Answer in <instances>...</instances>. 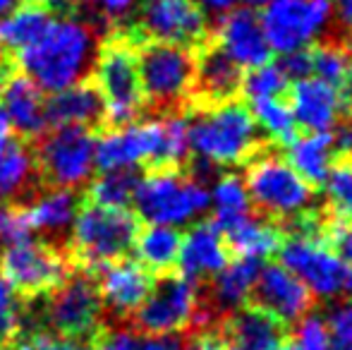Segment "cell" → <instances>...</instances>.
<instances>
[{
	"label": "cell",
	"mask_w": 352,
	"mask_h": 350,
	"mask_svg": "<svg viewBox=\"0 0 352 350\" xmlns=\"http://www.w3.org/2000/svg\"><path fill=\"white\" fill-rule=\"evenodd\" d=\"M103 39L74 17H56L34 43L8 56L22 75L43 91L63 89L91 77Z\"/></svg>",
	"instance_id": "obj_1"
},
{
	"label": "cell",
	"mask_w": 352,
	"mask_h": 350,
	"mask_svg": "<svg viewBox=\"0 0 352 350\" xmlns=\"http://www.w3.org/2000/svg\"><path fill=\"white\" fill-rule=\"evenodd\" d=\"M106 324L94 271L74 266L65 281L38 300H22L19 333L48 331L89 348Z\"/></svg>",
	"instance_id": "obj_2"
},
{
	"label": "cell",
	"mask_w": 352,
	"mask_h": 350,
	"mask_svg": "<svg viewBox=\"0 0 352 350\" xmlns=\"http://www.w3.org/2000/svg\"><path fill=\"white\" fill-rule=\"evenodd\" d=\"M190 118V154L195 161L216 168L247 164L259 149V127L250 108L237 101L209 103Z\"/></svg>",
	"instance_id": "obj_3"
},
{
	"label": "cell",
	"mask_w": 352,
	"mask_h": 350,
	"mask_svg": "<svg viewBox=\"0 0 352 350\" xmlns=\"http://www.w3.org/2000/svg\"><path fill=\"white\" fill-rule=\"evenodd\" d=\"M142 221L130 209H108L82 199L74 216L67 254L74 266L94 271L96 266L127 257L135 248Z\"/></svg>",
	"instance_id": "obj_4"
},
{
	"label": "cell",
	"mask_w": 352,
	"mask_h": 350,
	"mask_svg": "<svg viewBox=\"0 0 352 350\" xmlns=\"http://www.w3.org/2000/svg\"><path fill=\"white\" fill-rule=\"evenodd\" d=\"M91 80L101 94L103 106H106L103 130L132 125L146 111L140 70H137L135 43L122 32L101 41Z\"/></svg>",
	"instance_id": "obj_5"
},
{
	"label": "cell",
	"mask_w": 352,
	"mask_h": 350,
	"mask_svg": "<svg viewBox=\"0 0 352 350\" xmlns=\"http://www.w3.org/2000/svg\"><path fill=\"white\" fill-rule=\"evenodd\" d=\"M137 216L151 226H192L209 211V187L180 168H156L140 177L132 197Z\"/></svg>",
	"instance_id": "obj_6"
},
{
	"label": "cell",
	"mask_w": 352,
	"mask_h": 350,
	"mask_svg": "<svg viewBox=\"0 0 352 350\" xmlns=\"http://www.w3.org/2000/svg\"><path fill=\"white\" fill-rule=\"evenodd\" d=\"M135 53L146 108L161 116L177 113L195 89V51L175 43L142 41L135 43Z\"/></svg>",
	"instance_id": "obj_7"
},
{
	"label": "cell",
	"mask_w": 352,
	"mask_h": 350,
	"mask_svg": "<svg viewBox=\"0 0 352 350\" xmlns=\"http://www.w3.org/2000/svg\"><path fill=\"white\" fill-rule=\"evenodd\" d=\"M252 206L278 221H300L314 204V185L305 180L283 156H252L245 173Z\"/></svg>",
	"instance_id": "obj_8"
},
{
	"label": "cell",
	"mask_w": 352,
	"mask_h": 350,
	"mask_svg": "<svg viewBox=\"0 0 352 350\" xmlns=\"http://www.w3.org/2000/svg\"><path fill=\"white\" fill-rule=\"evenodd\" d=\"M96 132L87 127H48L32 142V154L46 187L84 190L94 177Z\"/></svg>",
	"instance_id": "obj_9"
},
{
	"label": "cell",
	"mask_w": 352,
	"mask_h": 350,
	"mask_svg": "<svg viewBox=\"0 0 352 350\" xmlns=\"http://www.w3.org/2000/svg\"><path fill=\"white\" fill-rule=\"evenodd\" d=\"M74 269L70 254L46 240H19L0 254V278L19 300H38L56 290Z\"/></svg>",
	"instance_id": "obj_10"
},
{
	"label": "cell",
	"mask_w": 352,
	"mask_h": 350,
	"mask_svg": "<svg viewBox=\"0 0 352 350\" xmlns=\"http://www.w3.org/2000/svg\"><path fill=\"white\" fill-rule=\"evenodd\" d=\"M278 259L290 274H295L311 298L333 300L345 290L348 264L343 262L333 245L311 228L295 230L278 248Z\"/></svg>",
	"instance_id": "obj_11"
},
{
	"label": "cell",
	"mask_w": 352,
	"mask_h": 350,
	"mask_svg": "<svg viewBox=\"0 0 352 350\" xmlns=\"http://www.w3.org/2000/svg\"><path fill=\"white\" fill-rule=\"evenodd\" d=\"M261 27L271 53L290 56L311 48L333 24L331 0H269L261 8Z\"/></svg>",
	"instance_id": "obj_12"
},
{
	"label": "cell",
	"mask_w": 352,
	"mask_h": 350,
	"mask_svg": "<svg viewBox=\"0 0 352 350\" xmlns=\"http://www.w3.org/2000/svg\"><path fill=\"white\" fill-rule=\"evenodd\" d=\"M122 34L132 43L163 41L192 48L204 43L209 24L192 0H144Z\"/></svg>",
	"instance_id": "obj_13"
},
{
	"label": "cell",
	"mask_w": 352,
	"mask_h": 350,
	"mask_svg": "<svg viewBox=\"0 0 352 350\" xmlns=\"http://www.w3.org/2000/svg\"><path fill=\"white\" fill-rule=\"evenodd\" d=\"M199 307L197 283L187 281L185 276L166 274L161 281H153L151 293L127 322L137 333L146 336L180 333L195 327Z\"/></svg>",
	"instance_id": "obj_14"
},
{
	"label": "cell",
	"mask_w": 352,
	"mask_h": 350,
	"mask_svg": "<svg viewBox=\"0 0 352 350\" xmlns=\"http://www.w3.org/2000/svg\"><path fill=\"white\" fill-rule=\"evenodd\" d=\"M103 312L111 324H125L153 288V274L135 259L120 257L94 269Z\"/></svg>",
	"instance_id": "obj_15"
},
{
	"label": "cell",
	"mask_w": 352,
	"mask_h": 350,
	"mask_svg": "<svg viewBox=\"0 0 352 350\" xmlns=\"http://www.w3.org/2000/svg\"><path fill=\"white\" fill-rule=\"evenodd\" d=\"M252 298L256 307L269 312L280 324H297L309 314L314 303L307 285L278 262L261 266Z\"/></svg>",
	"instance_id": "obj_16"
},
{
	"label": "cell",
	"mask_w": 352,
	"mask_h": 350,
	"mask_svg": "<svg viewBox=\"0 0 352 350\" xmlns=\"http://www.w3.org/2000/svg\"><path fill=\"white\" fill-rule=\"evenodd\" d=\"M218 51H223L240 70H252L271 61V46L266 41L261 19L254 10L237 8L221 14L216 24Z\"/></svg>",
	"instance_id": "obj_17"
},
{
	"label": "cell",
	"mask_w": 352,
	"mask_h": 350,
	"mask_svg": "<svg viewBox=\"0 0 352 350\" xmlns=\"http://www.w3.org/2000/svg\"><path fill=\"white\" fill-rule=\"evenodd\" d=\"M82 190H65V187H46L29 204H24L27 223L32 233H38L41 240L65 250L70 243L72 223L82 206Z\"/></svg>",
	"instance_id": "obj_18"
},
{
	"label": "cell",
	"mask_w": 352,
	"mask_h": 350,
	"mask_svg": "<svg viewBox=\"0 0 352 350\" xmlns=\"http://www.w3.org/2000/svg\"><path fill=\"white\" fill-rule=\"evenodd\" d=\"M287 106L297 127H302L305 132L331 135V130L343 120V98L338 87L326 85L316 77L295 80Z\"/></svg>",
	"instance_id": "obj_19"
},
{
	"label": "cell",
	"mask_w": 352,
	"mask_h": 350,
	"mask_svg": "<svg viewBox=\"0 0 352 350\" xmlns=\"http://www.w3.org/2000/svg\"><path fill=\"white\" fill-rule=\"evenodd\" d=\"M228 264V243L223 230L213 221H197L180 243L177 266L180 276L192 283L209 281Z\"/></svg>",
	"instance_id": "obj_20"
},
{
	"label": "cell",
	"mask_w": 352,
	"mask_h": 350,
	"mask_svg": "<svg viewBox=\"0 0 352 350\" xmlns=\"http://www.w3.org/2000/svg\"><path fill=\"white\" fill-rule=\"evenodd\" d=\"M14 65V63H12ZM3 108L10 118V125L17 132V140L32 144L36 137L46 132V96L43 89L27 75L12 67L0 91Z\"/></svg>",
	"instance_id": "obj_21"
},
{
	"label": "cell",
	"mask_w": 352,
	"mask_h": 350,
	"mask_svg": "<svg viewBox=\"0 0 352 350\" xmlns=\"http://www.w3.org/2000/svg\"><path fill=\"white\" fill-rule=\"evenodd\" d=\"M103 120H106V106L91 77L46 98V130L87 127L91 132H101Z\"/></svg>",
	"instance_id": "obj_22"
},
{
	"label": "cell",
	"mask_w": 352,
	"mask_h": 350,
	"mask_svg": "<svg viewBox=\"0 0 352 350\" xmlns=\"http://www.w3.org/2000/svg\"><path fill=\"white\" fill-rule=\"evenodd\" d=\"M46 190L34 161L32 146L22 140H10L0 151V201L29 204Z\"/></svg>",
	"instance_id": "obj_23"
},
{
	"label": "cell",
	"mask_w": 352,
	"mask_h": 350,
	"mask_svg": "<svg viewBox=\"0 0 352 350\" xmlns=\"http://www.w3.org/2000/svg\"><path fill=\"white\" fill-rule=\"evenodd\" d=\"M259 269H261V264L250 262V259L228 262L211 278L206 309L216 317V314H232L235 309L245 307L247 300L254 293Z\"/></svg>",
	"instance_id": "obj_24"
},
{
	"label": "cell",
	"mask_w": 352,
	"mask_h": 350,
	"mask_svg": "<svg viewBox=\"0 0 352 350\" xmlns=\"http://www.w3.org/2000/svg\"><path fill=\"white\" fill-rule=\"evenodd\" d=\"M56 19L48 8L32 0H19L5 17H0V53L14 56L34 43Z\"/></svg>",
	"instance_id": "obj_25"
},
{
	"label": "cell",
	"mask_w": 352,
	"mask_h": 350,
	"mask_svg": "<svg viewBox=\"0 0 352 350\" xmlns=\"http://www.w3.org/2000/svg\"><path fill=\"white\" fill-rule=\"evenodd\" d=\"M242 87V70L218 48H206L197 58V72H195V89L204 101L221 103L232 101Z\"/></svg>",
	"instance_id": "obj_26"
},
{
	"label": "cell",
	"mask_w": 352,
	"mask_h": 350,
	"mask_svg": "<svg viewBox=\"0 0 352 350\" xmlns=\"http://www.w3.org/2000/svg\"><path fill=\"white\" fill-rule=\"evenodd\" d=\"M226 336L235 348L271 350L283 343V324L261 307H240L228 314Z\"/></svg>",
	"instance_id": "obj_27"
},
{
	"label": "cell",
	"mask_w": 352,
	"mask_h": 350,
	"mask_svg": "<svg viewBox=\"0 0 352 350\" xmlns=\"http://www.w3.org/2000/svg\"><path fill=\"white\" fill-rule=\"evenodd\" d=\"M223 235H226L228 248L237 254V259H250V262L269 259L271 254L278 252L283 243V235L274 226V221L252 214L230 226Z\"/></svg>",
	"instance_id": "obj_28"
},
{
	"label": "cell",
	"mask_w": 352,
	"mask_h": 350,
	"mask_svg": "<svg viewBox=\"0 0 352 350\" xmlns=\"http://www.w3.org/2000/svg\"><path fill=\"white\" fill-rule=\"evenodd\" d=\"M285 161L305 177L309 185H321L336 166V144L331 135L305 132L287 142Z\"/></svg>",
	"instance_id": "obj_29"
},
{
	"label": "cell",
	"mask_w": 352,
	"mask_h": 350,
	"mask_svg": "<svg viewBox=\"0 0 352 350\" xmlns=\"http://www.w3.org/2000/svg\"><path fill=\"white\" fill-rule=\"evenodd\" d=\"M182 233L170 226H142L135 240L137 262L151 274H168L177 264Z\"/></svg>",
	"instance_id": "obj_30"
},
{
	"label": "cell",
	"mask_w": 352,
	"mask_h": 350,
	"mask_svg": "<svg viewBox=\"0 0 352 350\" xmlns=\"http://www.w3.org/2000/svg\"><path fill=\"white\" fill-rule=\"evenodd\" d=\"M209 209H213V223L226 233L237 221L252 214V199L247 192L245 177L235 173H223L213 180L209 190Z\"/></svg>",
	"instance_id": "obj_31"
},
{
	"label": "cell",
	"mask_w": 352,
	"mask_h": 350,
	"mask_svg": "<svg viewBox=\"0 0 352 350\" xmlns=\"http://www.w3.org/2000/svg\"><path fill=\"white\" fill-rule=\"evenodd\" d=\"M140 168L101 171L87 182L82 197L89 204L108 206V209H127V204L135 197L137 185H140Z\"/></svg>",
	"instance_id": "obj_32"
},
{
	"label": "cell",
	"mask_w": 352,
	"mask_h": 350,
	"mask_svg": "<svg viewBox=\"0 0 352 350\" xmlns=\"http://www.w3.org/2000/svg\"><path fill=\"white\" fill-rule=\"evenodd\" d=\"M250 113L254 118L259 132H264L276 144H287V142H292L297 137V122L292 118L290 106L283 101V96L252 101Z\"/></svg>",
	"instance_id": "obj_33"
},
{
	"label": "cell",
	"mask_w": 352,
	"mask_h": 350,
	"mask_svg": "<svg viewBox=\"0 0 352 350\" xmlns=\"http://www.w3.org/2000/svg\"><path fill=\"white\" fill-rule=\"evenodd\" d=\"M348 61L350 53L345 51L343 43L338 41H329V43H319L316 48H309V67L311 75L316 80L326 82V85L340 87L348 70Z\"/></svg>",
	"instance_id": "obj_34"
},
{
	"label": "cell",
	"mask_w": 352,
	"mask_h": 350,
	"mask_svg": "<svg viewBox=\"0 0 352 350\" xmlns=\"http://www.w3.org/2000/svg\"><path fill=\"white\" fill-rule=\"evenodd\" d=\"M287 85H290V80L285 77L280 65L264 63V65L247 70V75L242 77L240 91H245V96L250 98V103H252V101H259V98L283 96Z\"/></svg>",
	"instance_id": "obj_35"
},
{
	"label": "cell",
	"mask_w": 352,
	"mask_h": 350,
	"mask_svg": "<svg viewBox=\"0 0 352 350\" xmlns=\"http://www.w3.org/2000/svg\"><path fill=\"white\" fill-rule=\"evenodd\" d=\"M321 185H324V195L331 209L340 219L352 221V161L336 164Z\"/></svg>",
	"instance_id": "obj_36"
},
{
	"label": "cell",
	"mask_w": 352,
	"mask_h": 350,
	"mask_svg": "<svg viewBox=\"0 0 352 350\" xmlns=\"http://www.w3.org/2000/svg\"><path fill=\"white\" fill-rule=\"evenodd\" d=\"M324 322L329 329V350H352V298L336 303Z\"/></svg>",
	"instance_id": "obj_37"
},
{
	"label": "cell",
	"mask_w": 352,
	"mask_h": 350,
	"mask_svg": "<svg viewBox=\"0 0 352 350\" xmlns=\"http://www.w3.org/2000/svg\"><path fill=\"white\" fill-rule=\"evenodd\" d=\"M22 327V300L0 278V346L10 350V343Z\"/></svg>",
	"instance_id": "obj_38"
},
{
	"label": "cell",
	"mask_w": 352,
	"mask_h": 350,
	"mask_svg": "<svg viewBox=\"0 0 352 350\" xmlns=\"http://www.w3.org/2000/svg\"><path fill=\"white\" fill-rule=\"evenodd\" d=\"M290 350H329V329L324 317L319 314H307L297 322Z\"/></svg>",
	"instance_id": "obj_39"
},
{
	"label": "cell",
	"mask_w": 352,
	"mask_h": 350,
	"mask_svg": "<svg viewBox=\"0 0 352 350\" xmlns=\"http://www.w3.org/2000/svg\"><path fill=\"white\" fill-rule=\"evenodd\" d=\"M89 350H140V336L125 324H103V329L89 343Z\"/></svg>",
	"instance_id": "obj_40"
},
{
	"label": "cell",
	"mask_w": 352,
	"mask_h": 350,
	"mask_svg": "<svg viewBox=\"0 0 352 350\" xmlns=\"http://www.w3.org/2000/svg\"><path fill=\"white\" fill-rule=\"evenodd\" d=\"M29 233H32V230H29L24 206L0 201V243L14 245V243H19V240H27Z\"/></svg>",
	"instance_id": "obj_41"
},
{
	"label": "cell",
	"mask_w": 352,
	"mask_h": 350,
	"mask_svg": "<svg viewBox=\"0 0 352 350\" xmlns=\"http://www.w3.org/2000/svg\"><path fill=\"white\" fill-rule=\"evenodd\" d=\"M10 350H89L82 343L67 341V338L53 336L48 331H27L17 333L10 343Z\"/></svg>",
	"instance_id": "obj_42"
},
{
	"label": "cell",
	"mask_w": 352,
	"mask_h": 350,
	"mask_svg": "<svg viewBox=\"0 0 352 350\" xmlns=\"http://www.w3.org/2000/svg\"><path fill=\"white\" fill-rule=\"evenodd\" d=\"M192 3L204 14H216V17H221V14L230 12V10H237V8H250V10L264 8L269 0H192Z\"/></svg>",
	"instance_id": "obj_43"
},
{
	"label": "cell",
	"mask_w": 352,
	"mask_h": 350,
	"mask_svg": "<svg viewBox=\"0 0 352 350\" xmlns=\"http://www.w3.org/2000/svg\"><path fill=\"white\" fill-rule=\"evenodd\" d=\"M283 72H285L287 80H305V77L311 75V67H309V48L307 51H297L290 53V56H283L280 63Z\"/></svg>",
	"instance_id": "obj_44"
},
{
	"label": "cell",
	"mask_w": 352,
	"mask_h": 350,
	"mask_svg": "<svg viewBox=\"0 0 352 350\" xmlns=\"http://www.w3.org/2000/svg\"><path fill=\"white\" fill-rule=\"evenodd\" d=\"M182 350H228V346L221 333L201 329V331H192V336L182 341Z\"/></svg>",
	"instance_id": "obj_45"
},
{
	"label": "cell",
	"mask_w": 352,
	"mask_h": 350,
	"mask_svg": "<svg viewBox=\"0 0 352 350\" xmlns=\"http://www.w3.org/2000/svg\"><path fill=\"white\" fill-rule=\"evenodd\" d=\"M333 243L336 252L343 257L345 264H352V221H345L340 226H333Z\"/></svg>",
	"instance_id": "obj_46"
},
{
	"label": "cell",
	"mask_w": 352,
	"mask_h": 350,
	"mask_svg": "<svg viewBox=\"0 0 352 350\" xmlns=\"http://www.w3.org/2000/svg\"><path fill=\"white\" fill-rule=\"evenodd\" d=\"M140 350H182V341L177 333H161V336H146L140 341Z\"/></svg>",
	"instance_id": "obj_47"
},
{
	"label": "cell",
	"mask_w": 352,
	"mask_h": 350,
	"mask_svg": "<svg viewBox=\"0 0 352 350\" xmlns=\"http://www.w3.org/2000/svg\"><path fill=\"white\" fill-rule=\"evenodd\" d=\"M331 3H333V19L352 39V0H331Z\"/></svg>",
	"instance_id": "obj_48"
},
{
	"label": "cell",
	"mask_w": 352,
	"mask_h": 350,
	"mask_svg": "<svg viewBox=\"0 0 352 350\" xmlns=\"http://www.w3.org/2000/svg\"><path fill=\"white\" fill-rule=\"evenodd\" d=\"M338 132H336V151H343V154L352 156V116H348L345 120H340L338 125Z\"/></svg>",
	"instance_id": "obj_49"
},
{
	"label": "cell",
	"mask_w": 352,
	"mask_h": 350,
	"mask_svg": "<svg viewBox=\"0 0 352 350\" xmlns=\"http://www.w3.org/2000/svg\"><path fill=\"white\" fill-rule=\"evenodd\" d=\"M340 98H343V106H348L352 111V56L348 61V70H345V77L343 82H340Z\"/></svg>",
	"instance_id": "obj_50"
},
{
	"label": "cell",
	"mask_w": 352,
	"mask_h": 350,
	"mask_svg": "<svg viewBox=\"0 0 352 350\" xmlns=\"http://www.w3.org/2000/svg\"><path fill=\"white\" fill-rule=\"evenodd\" d=\"M12 140V125H10V118L5 113V108L0 106V144H8Z\"/></svg>",
	"instance_id": "obj_51"
},
{
	"label": "cell",
	"mask_w": 352,
	"mask_h": 350,
	"mask_svg": "<svg viewBox=\"0 0 352 350\" xmlns=\"http://www.w3.org/2000/svg\"><path fill=\"white\" fill-rule=\"evenodd\" d=\"M17 5V0H0V14L3 12H10V10Z\"/></svg>",
	"instance_id": "obj_52"
},
{
	"label": "cell",
	"mask_w": 352,
	"mask_h": 350,
	"mask_svg": "<svg viewBox=\"0 0 352 350\" xmlns=\"http://www.w3.org/2000/svg\"><path fill=\"white\" fill-rule=\"evenodd\" d=\"M345 290H348L350 298H352V264L348 266V278H345Z\"/></svg>",
	"instance_id": "obj_53"
},
{
	"label": "cell",
	"mask_w": 352,
	"mask_h": 350,
	"mask_svg": "<svg viewBox=\"0 0 352 350\" xmlns=\"http://www.w3.org/2000/svg\"><path fill=\"white\" fill-rule=\"evenodd\" d=\"M271 350H290V348H287V346H283V343H280V346H276V348H271Z\"/></svg>",
	"instance_id": "obj_54"
},
{
	"label": "cell",
	"mask_w": 352,
	"mask_h": 350,
	"mask_svg": "<svg viewBox=\"0 0 352 350\" xmlns=\"http://www.w3.org/2000/svg\"><path fill=\"white\" fill-rule=\"evenodd\" d=\"M228 350H242V348H235V346H232V348H228Z\"/></svg>",
	"instance_id": "obj_55"
},
{
	"label": "cell",
	"mask_w": 352,
	"mask_h": 350,
	"mask_svg": "<svg viewBox=\"0 0 352 350\" xmlns=\"http://www.w3.org/2000/svg\"><path fill=\"white\" fill-rule=\"evenodd\" d=\"M3 146H5V144H0V151H3Z\"/></svg>",
	"instance_id": "obj_56"
},
{
	"label": "cell",
	"mask_w": 352,
	"mask_h": 350,
	"mask_svg": "<svg viewBox=\"0 0 352 350\" xmlns=\"http://www.w3.org/2000/svg\"><path fill=\"white\" fill-rule=\"evenodd\" d=\"M0 350H5V348H3V346H0Z\"/></svg>",
	"instance_id": "obj_57"
},
{
	"label": "cell",
	"mask_w": 352,
	"mask_h": 350,
	"mask_svg": "<svg viewBox=\"0 0 352 350\" xmlns=\"http://www.w3.org/2000/svg\"><path fill=\"white\" fill-rule=\"evenodd\" d=\"M0 58H3V53H0Z\"/></svg>",
	"instance_id": "obj_58"
}]
</instances>
